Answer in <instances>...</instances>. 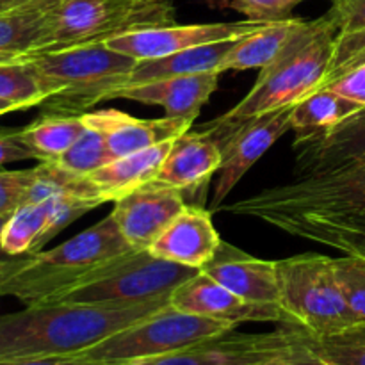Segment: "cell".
<instances>
[{
	"instance_id": "obj_17",
	"label": "cell",
	"mask_w": 365,
	"mask_h": 365,
	"mask_svg": "<svg viewBox=\"0 0 365 365\" xmlns=\"http://www.w3.org/2000/svg\"><path fill=\"white\" fill-rule=\"evenodd\" d=\"M82 120L86 125L102 132L114 159L164 141H173L178 135L185 134L195 123L191 118L164 116L157 120H141L118 109L88 110L82 114Z\"/></svg>"
},
{
	"instance_id": "obj_8",
	"label": "cell",
	"mask_w": 365,
	"mask_h": 365,
	"mask_svg": "<svg viewBox=\"0 0 365 365\" xmlns=\"http://www.w3.org/2000/svg\"><path fill=\"white\" fill-rule=\"evenodd\" d=\"M235 330L234 324L180 312L171 305L68 356L77 365H130Z\"/></svg>"
},
{
	"instance_id": "obj_27",
	"label": "cell",
	"mask_w": 365,
	"mask_h": 365,
	"mask_svg": "<svg viewBox=\"0 0 365 365\" xmlns=\"http://www.w3.org/2000/svg\"><path fill=\"white\" fill-rule=\"evenodd\" d=\"M48 202L24 203L6 220L2 228V250L11 257L41 252L46 245Z\"/></svg>"
},
{
	"instance_id": "obj_37",
	"label": "cell",
	"mask_w": 365,
	"mask_h": 365,
	"mask_svg": "<svg viewBox=\"0 0 365 365\" xmlns=\"http://www.w3.org/2000/svg\"><path fill=\"white\" fill-rule=\"evenodd\" d=\"M31 159L36 155L21 139L20 128H0V166Z\"/></svg>"
},
{
	"instance_id": "obj_38",
	"label": "cell",
	"mask_w": 365,
	"mask_h": 365,
	"mask_svg": "<svg viewBox=\"0 0 365 365\" xmlns=\"http://www.w3.org/2000/svg\"><path fill=\"white\" fill-rule=\"evenodd\" d=\"M305 331V330H303ZM255 365H327L312 349L307 344V334L303 335V342L299 346H296L294 349L287 353H282V355L274 356V359L264 360V362L255 364Z\"/></svg>"
},
{
	"instance_id": "obj_4",
	"label": "cell",
	"mask_w": 365,
	"mask_h": 365,
	"mask_svg": "<svg viewBox=\"0 0 365 365\" xmlns=\"http://www.w3.org/2000/svg\"><path fill=\"white\" fill-rule=\"evenodd\" d=\"M52 88L41 103L48 114H84L96 103L109 100L127 78L138 59L109 48L106 43L78 45L24 57Z\"/></svg>"
},
{
	"instance_id": "obj_7",
	"label": "cell",
	"mask_w": 365,
	"mask_h": 365,
	"mask_svg": "<svg viewBox=\"0 0 365 365\" xmlns=\"http://www.w3.org/2000/svg\"><path fill=\"white\" fill-rule=\"evenodd\" d=\"M277 280L285 324H296L317 339L359 324L339 287L331 257L302 253L277 260Z\"/></svg>"
},
{
	"instance_id": "obj_14",
	"label": "cell",
	"mask_w": 365,
	"mask_h": 365,
	"mask_svg": "<svg viewBox=\"0 0 365 365\" xmlns=\"http://www.w3.org/2000/svg\"><path fill=\"white\" fill-rule=\"evenodd\" d=\"M185 207L184 192L150 182L116 200L110 214L132 248L148 250Z\"/></svg>"
},
{
	"instance_id": "obj_19",
	"label": "cell",
	"mask_w": 365,
	"mask_h": 365,
	"mask_svg": "<svg viewBox=\"0 0 365 365\" xmlns=\"http://www.w3.org/2000/svg\"><path fill=\"white\" fill-rule=\"evenodd\" d=\"M220 245L221 237L209 210L185 207L148 250L159 259L202 269L216 255Z\"/></svg>"
},
{
	"instance_id": "obj_29",
	"label": "cell",
	"mask_w": 365,
	"mask_h": 365,
	"mask_svg": "<svg viewBox=\"0 0 365 365\" xmlns=\"http://www.w3.org/2000/svg\"><path fill=\"white\" fill-rule=\"evenodd\" d=\"M46 27V13L7 11L0 14V61H14L36 52Z\"/></svg>"
},
{
	"instance_id": "obj_32",
	"label": "cell",
	"mask_w": 365,
	"mask_h": 365,
	"mask_svg": "<svg viewBox=\"0 0 365 365\" xmlns=\"http://www.w3.org/2000/svg\"><path fill=\"white\" fill-rule=\"evenodd\" d=\"M335 278L359 323H365V257L344 253L334 259Z\"/></svg>"
},
{
	"instance_id": "obj_23",
	"label": "cell",
	"mask_w": 365,
	"mask_h": 365,
	"mask_svg": "<svg viewBox=\"0 0 365 365\" xmlns=\"http://www.w3.org/2000/svg\"><path fill=\"white\" fill-rule=\"evenodd\" d=\"M262 223L303 241L365 257V225L323 216H273Z\"/></svg>"
},
{
	"instance_id": "obj_16",
	"label": "cell",
	"mask_w": 365,
	"mask_h": 365,
	"mask_svg": "<svg viewBox=\"0 0 365 365\" xmlns=\"http://www.w3.org/2000/svg\"><path fill=\"white\" fill-rule=\"evenodd\" d=\"M200 271L246 302L280 307L277 262L273 260L257 259L221 241L216 255Z\"/></svg>"
},
{
	"instance_id": "obj_41",
	"label": "cell",
	"mask_w": 365,
	"mask_h": 365,
	"mask_svg": "<svg viewBox=\"0 0 365 365\" xmlns=\"http://www.w3.org/2000/svg\"><path fill=\"white\" fill-rule=\"evenodd\" d=\"M0 365H77L68 356L63 359H31V360H11V362H0Z\"/></svg>"
},
{
	"instance_id": "obj_30",
	"label": "cell",
	"mask_w": 365,
	"mask_h": 365,
	"mask_svg": "<svg viewBox=\"0 0 365 365\" xmlns=\"http://www.w3.org/2000/svg\"><path fill=\"white\" fill-rule=\"evenodd\" d=\"M307 344L327 365H365V323L330 337L307 334Z\"/></svg>"
},
{
	"instance_id": "obj_6",
	"label": "cell",
	"mask_w": 365,
	"mask_h": 365,
	"mask_svg": "<svg viewBox=\"0 0 365 365\" xmlns=\"http://www.w3.org/2000/svg\"><path fill=\"white\" fill-rule=\"evenodd\" d=\"M170 0H68L46 11V27L36 52L107 43L143 29L177 24Z\"/></svg>"
},
{
	"instance_id": "obj_28",
	"label": "cell",
	"mask_w": 365,
	"mask_h": 365,
	"mask_svg": "<svg viewBox=\"0 0 365 365\" xmlns=\"http://www.w3.org/2000/svg\"><path fill=\"white\" fill-rule=\"evenodd\" d=\"M52 96V88L24 57L0 61V100L9 102L18 110L41 106Z\"/></svg>"
},
{
	"instance_id": "obj_36",
	"label": "cell",
	"mask_w": 365,
	"mask_h": 365,
	"mask_svg": "<svg viewBox=\"0 0 365 365\" xmlns=\"http://www.w3.org/2000/svg\"><path fill=\"white\" fill-rule=\"evenodd\" d=\"M337 24L339 32L364 31L365 29V0H339L328 11Z\"/></svg>"
},
{
	"instance_id": "obj_39",
	"label": "cell",
	"mask_w": 365,
	"mask_h": 365,
	"mask_svg": "<svg viewBox=\"0 0 365 365\" xmlns=\"http://www.w3.org/2000/svg\"><path fill=\"white\" fill-rule=\"evenodd\" d=\"M6 220L7 217L0 216V284H2V282L6 280V278L9 277L14 269H16L18 262H20V259L24 257V255L11 257L2 250V228H4V223H6Z\"/></svg>"
},
{
	"instance_id": "obj_42",
	"label": "cell",
	"mask_w": 365,
	"mask_h": 365,
	"mask_svg": "<svg viewBox=\"0 0 365 365\" xmlns=\"http://www.w3.org/2000/svg\"><path fill=\"white\" fill-rule=\"evenodd\" d=\"M18 2H20V0H0V14L7 13V11H13Z\"/></svg>"
},
{
	"instance_id": "obj_40",
	"label": "cell",
	"mask_w": 365,
	"mask_h": 365,
	"mask_svg": "<svg viewBox=\"0 0 365 365\" xmlns=\"http://www.w3.org/2000/svg\"><path fill=\"white\" fill-rule=\"evenodd\" d=\"M64 2H68V0H20L13 11H39V13H46V11L56 9L57 6Z\"/></svg>"
},
{
	"instance_id": "obj_5",
	"label": "cell",
	"mask_w": 365,
	"mask_h": 365,
	"mask_svg": "<svg viewBox=\"0 0 365 365\" xmlns=\"http://www.w3.org/2000/svg\"><path fill=\"white\" fill-rule=\"evenodd\" d=\"M217 210L259 221L273 216H323L365 223V164L316 177H294Z\"/></svg>"
},
{
	"instance_id": "obj_2",
	"label": "cell",
	"mask_w": 365,
	"mask_h": 365,
	"mask_svg": "<svg viewBox=\"0 0 365 365\" xmlns=\"http://www.w3.org/2000/svg\"><path fill=\"white\" fill-rule=\"evenodd\" d=\"M339 27L330 13L305 20L287 48L269 66L260 70L248 95L207 127H230L246 120L294 106L323 88L334 68Z\"/></svg>"
},
{
	"instance_id": "obj_3",
	"label": "cell",
	"mask_w": 365,
	"mask_h": 365,
	"mask_svg": "<svg viewBox=\"0 0 365 365\" xmlns=\"http://www.w3.org/2000/svg\"><path fill=\"white\" fill-rule=\"evenodd\" d=\"M132 250L109 214L56 248L21 257L16 269L0 284V296L16 298L25 307L56 303Z\"/></svg>"
},
{
	"instance_id": "obj_12",
	"label": "cell",
	"mask_w": 365,
	"mask_h": 365,
	"mask_svg": "<svg viewBox=\"0 0 365 365\" xmlns=\"http://www.w3.org/2000/svg\"><path fill=\"white\" fill-rule=\"evenodd\" d=\"M264 25L266 21L255 20L227 21V24H171L128 32V34L109 39L106 45L138 61L157 59V57L170 56L182 50L195 48V46L242 38V36L259 31Z\"/></svg>"
},
{
	"instance_id": "obj_24",
	"label": "cell",
	"mask_w": 365,
	"mask_h": 365,
	"mask_svg": "<svg viewBox=\"0 0 365 365\" xmlns=\"http://www.w3.org/2000/svg\"><path fill=\"white\" fill-rule=\"evenodd\" d=\"M302 18H287L282 21H269L259 31L239 39L221 64V71L262 70L273 64L284 53L289 43L303 25Z\"/></svg>"
},
{
	"instance_id": "obj_31",
	"label": "cell",
	"mask_w": 365,
	"mask_h": 365,
	"mask_svg": "<svg viewBox=\"0 0 365 365\" xmlns=\"http://www.w3.org/2000/svg\"><path fill=\"white\" fill-rule=\"evenodd\" d=\"M113 159L114 157L107 148L102 132L86 125V130L82 132L81 138L56 160V164L78 177H88L98 168L109 164Z\"/></svg>"
},
{
	"instance_id": "obj_35",
	"label": "cell",
	"mask_w": 365,
	"mask_h": 365,
	"mask_svg": "<svg viewBox=\"0 0 365 365\" xmlns=\"http://www.w3.org/2000/svg\"><path fill=\"white\" fill-rule=\"evenodd\" d=\"M323 88L334 89L339 95L346 96V98L365 107V61L346 68L344 71L335 75Z\"/></svg>"
},
{
	"instance_id": "obj_45",
	"label": "cell",
	"mask_w": 365,
	"mask_h": 365,
	"mask_svg": "<svg viewBox=\"0 0 365 365\" xmlns=\"http://www.w3.org/2000/svg\"><path fill=\"white\" fill-rule=\"evenodd\" d=\"M364 225H365V223H364Z\"/></svg>"
},
{
	"instance_id": "obj_1",
	"label": "cell",
	"mask_w": 365,
	"mask_h": 365,
	"mask_svg": "<svg viewBox=\"0 0 365 365\" xmlns=\"http://www.w3.org/2000/svg\"><path fill=\"white\" fill-rule=\"evenodd\" d=\"M170 298L143 303H43L0 317V362L63 359L159 312Z\"/></svg>"
},
{
	"instance_id": "obj_25",
	"label": "cell",
	"mask_w": 365,
	"mask_h": 365,
	"mask_svg": "<svg viewBox=\"0 0 365 365\" xmlns=\"http://www.w3.org/2000/svg\"><path fill=\"white\" fill-rule=\"evenodd\" d=\"M362 109L353 100L330 88H321L292 106V130L296 139L327 132Z\"/></svg>"
},
{
	"instance_id": "obj_34",
	"label": "cell",
	"mask_w": 365,
	"mask_h": 365,
	"mask_svg": "<svg viewBox=\"0 0 365 365\" xmlns=\"http://www.w3.org/2000/svg\"><path fill=\"white\" fill-rule=\"evenodd\" d=\"M305 0H232L230 7L245 14L246 20L282 21L291 18L292 9Z\"/></svg>"
},
{
	"instance_id": "obj_13",
	"label": "cell",
	"mask_w": 365,
	"mask_h": 365,
	"mask_svg": "<svg viewBox=\"0 0 365 365\" xmlns=\"http://www.w3.org/2000/svg\"><path fill=\"white\" fill-rule=\"evenodd\" d=\"M170 305L180 312L223 321L235 328L241 323H287L282 307L246 302L202 271L175 289Z\"/></svg>"
},
{
	"instance_id": "obj_26",
	"label": "cell",
	"mask_w": 365,
	"mask_h": 365,
	"mask_svg": "<svg viewBox=\"0 0 365 365\" xmlns=\"http://www.w3.org/2000/svg\"><path fill=\"white\" fill-rule=\"evenodd\" d=\"M86 130L82 114L43 113L38 120L20 128L25 145L34 152L38 163H56Z\"/></svg>"
},
{
	"instance_id": "obj_9",
	"label": "cell",
	"mask_w": 365,
	"mask_h": 365,
	"mask_svg": "<svg viewBox=\"0 0 365 365\" xmlns=\"http://www.w3.org/2000/svg\"><path fill=\"white\" fill-rule=\"evenodd\" d=\"M198 273L195 267L159 259L150 250H132L110 260L59 302L88 305L153 302L170 298L175 289Z\"/></svg>"
},
{
	"instance_id": "obj_33",
	"label": "cell",
	"mask_w": 365,
	"mask_h": 365,
	"mask_svg": "<svg viewBox=\"0 0 365 365\" xmlns=\"http://www.w3.org/2000/svg\"><path fill=\"white\" fill-rule=\"evenodd\" d=\"M34 178V168L27 170H0V216L9 217L27 198Z\"/></svg>"
},
{
	"instance_id": "obj_10",
	"label": "cell",
	"mask_w": 365,
	"mask_h": 365,
	"mask_svg": "<svg viewBox=\"0 0 365 365\" xmlns=\"http://www.w3.org/2000/svg\"><path fill=\"white\" fill-rule=\"evenodd\" d=\"M220 145L223 159L212 187V210H217L250 171V168L292 130V106L269 110L230 127H205Z\"/></svg>"
},
{
	"instance_id": "obj_22",
	"label": "cell",
	"mask_w": 365,
	"mask_h": 365,
	"mask_svg": "<svg viewBox=\"0 0 365 365\" xmlns=\"http://www.w3.org/2000/svg\"><path fill=\"white\" fill-rule=\"evenodd\" d=\"M239 39L241 38L227 39V41L220 43H209V45L195 46V48L182 50V52L157 57V59L138 61L134 70L128 75L125 86L145 84V82L160 81V78L209 73V71L221 73V64H223L225 57L237 45Z\"/></svg>"
},
{
	"instance_id": "obj_20",
	"label": "cell",
	"mask_w": 365,
	"mask_h": 365,
	"mask_svg": "<svg viewBox=\"0 0 365 365\" xmlns=\"http://www.w3.org/2000/svg\"><path fill=\"white\" fill-rule=\"evenodd\" d=\"M220 145L209 130L185 132L171 145L153 182L185 192L209 184L221 166Z\"/></svg>"
},
{
	"instance_id": "obj_43",
	"label": "cell",
	"mask_w": 365,
	"mask_h": 365,
	"mask_svg": "<svg viewBox=\"0 0 365 365\" xmlns=\"http://www.w3.org/2000/svg\"><path fill=\"white\" fill-rule=\"evenodd\" d=\"M14 110H18V109L13 106V103L4 102V100H0V116H4V114L14 113Z\"/></svg>"
},
{
	"instance_id": "obj_11",
	"label": "cell",
	"mask_w": 365,
	"mask_h": 365,
	"mask_svg": "<svg viewBox=\"0 0 365 365\" xmlns=\"http://www.w3.org/2000/svg\"><path fill=\"white\" fill-rule=\"evenodd\" d=\"M305 331L296 324H280L271 334H228L196 342L168 355L130 365H255L294 349Z\"/></svg>"
},
{
	"instance_id": "obj_44",
	"label": "cell",
	"mask_w": 365,
	"mask_h": 365,
	"mask_svg": "<svg viewBox=\"0 0 365 365\" xmlns=\"http://www.w3.org/2000/svg\"><path fill=\"white\" fill-rule=\"evenodd\" d=\"M334 2H339V0H331V4H334Z\"/></svg>"
},
{
	"instance_id": "obj_21",
	"label": "cell",
	"mask_w": 365,
	"mask_h": 365,
	"mask_svg": "<svg viewBox=\"0 0 365 365\" xmlns=\"http://www.w3.org/2000/svg\"><path fill=\"white\" fill-rule=\"evenodd\" d=\"M173 141H164L160 145L113 159L109 164L88 175L89 182L98 189L107 203H114L121 196L155 180Z\"/></svg>"
},
{
	"instance_id": "obj_18",
	"label": "cell",
	"mask_w": 365,
	"mask_h": 365,
	"mask_svg": "<svg viewBox=\"0 0 365 365\" xmlns=\"http://www.w3.org/2000/svg\"><path fill=\"white\" fill-rule=\"evenodd\" d=\"M217 82H220L217 71L160 78L145 84L125 86L116 89L109 100L123 98L145 106H159L170 118L196 120L202 107L209 102L212 93L217 89Z\"/></svg>"
},
{
	"instance_id": "obj_15",
	"label": "cell",
	"mask_w": 365,
	"mask_h": 365,
	"mask_svg": "<svg viewBox=\"0 0 365 365\" xmlns=\"http://www.w3.org/2000/svg\"><path fill=\"white\" fill-rule=\"evenodd\" d=\"M294 177H316L365 164V107L334 128L296 139Z\"/></svg>"
}]
</instances>
